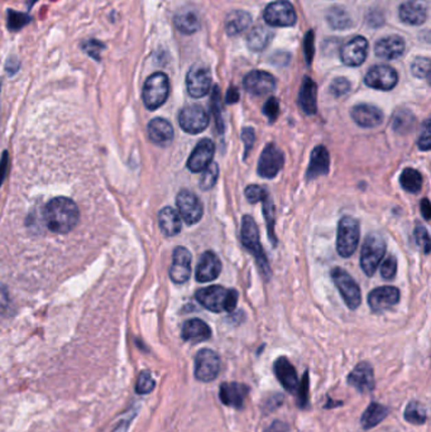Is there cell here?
Instances as JSON below:
<instances>
[{"mask_svg":"<svg viewBox=\"0 0 431 432\" xmlns=\"http://www.w3.org/2000/svg\"><path fill=\"white\" fill-rule=\"evenodd\" d=\"M80 219L78 205L67 197L52 198L43 210V220L47 228L56 234H67Z\"/></svg>","mask_w":431,"mask_h":432,"instance_id":"obj_1","label":"cell"},{"mask_svg":"<svg viewBox=\"0 0 431 432\" xmlns=\"http://www.w3.org/2000/svg\"><path fill=\"white\" fill-rule=\"evenodd\" d=\"M195 297L201 306L205 307L211 312H232L237 307L238 292L235 290H226L222 286H210L196 292Z\"/></svg>","mask_w":431,"mask_h":432,"instance_id":"obj_2","label":"cell"},{"mask_svg":"<svg viewBox=\"0 0 431 432\" xmlns=\"http://www.w3.org/2000/svg\"><path fill=\"white\" fill-rule=\"evenodd\" d=\"M240 240L246 247V249L251 251L257 260V264L261 269V272L266 277L271 275V269L267 257L264 254V248L259 240V231L255 219L251 215H244L242 220V229H240Z\"/></svg>","mask_w":431,"mask_h":432,"instance_id":"obj_3","label":"cell"},{"mask_svg":"<svg viewBox=\"0 0 431 432\" xmlns=\"http://www.w3.org/2000/svg\"><path fill=\"white\" fill-rule=\"evenodd\" d=\"M386 249V240L381 234L372 233L366 238L360 251V267L368 277L375 275L381 260H384Z\"/></svg>","mask_w":431,"mask_h":432,"instance_id":"obj_4","label":"cell"},{"mask_svg":"<svg viewBox=\"0 0 431 432\" xmlns=\"http://www.w3.org/2000/svg\"><path fill=\"white\" fill-rule=\"evenodd\" d=\"M360 223L353 216H344L338 225L336 236V251L340 257H351L360 244Z\"/></svg>","mask_w":431,"mask_h":432,"instance_id":"obj_5","label":"cell"},{"mask_svg":"<svg viewBox=\"0 0 431 432\" xmlns=\"http://www.w3.org/2000/svg\"><path fill=\"white\" fill-rule=\"evenodd\" d=\"M170 94V81L163 72H154L145 80L143 87L144 105L150 111H156L167 100Z\"/></svg>","mask_w":431,"mask_h":432,"instance_id":"obj_6","label":"cell"},{"mask_svg":"<svg viewBox=\"0 0 431 432\" xmlns=\"http://www.w3.org/2000/svg\"><path fill=\"white\" fill-rule=\"evenodd\" d=\"M331 277L347 306L351 310H356L360 306L362 302V292L354 278L342 268H334L331 271Z\"/></svg>","mask_w":431,"mask_h":432,"instance_id":"obj_7","label":"cell"},{"mask_svg":"<svg viewBox=\"0 0 431 432\" xmlns=\"http://www.w3.org/2000/svg\"><path fill=\"white\" fill-rule=\"evenodd\" d=\"M220 372V358L211 349H201L195 356V378L200 382L216 380Z\"/></svg>","mask_w":431,"mask_h":432,"instance_id":"obj_8","label":"cell"},{"mask_svg":"<svg viewBox=\"0 0 431 432\" xmlns=\"http://www.w3.org/2000/svg\"><path fill=\"white\" fill-rule=\"evenodd\" d=\"M178 124L186 133H201L208 128V113L198 104L187 105L178 114Z\"/></svg>","mask_w":431,"mask_h":432,"instance_id":"obj_9","label":"cell"},{"mask_svg":"<svg viewBox=\"0 0 431 432\" xmlns=\"http://www.w3.org/2000/svg\"><path fill=\"white\" fill-rule=\"evenodd\" d=\"M264 18L271 27H292L296 23V12L288 0H276L266 7Z\"/></svg>","mask_w":431,"mask_h":432,"instance_id":"obj_10","label":"cell"},{"mask_svg":"<svg viewBox=\"0 0 431 432\" xmlns=\"http://www.w3.org/2000/svg\"><path fill=\"white\" fill-rule=\"evenodd\" d=\"M176 205L180 218H183L187 225H195L201 220L204 214L202 204L191 191L181 190L176 197Z\"/></svg>","mask_w":431,"mask_h":432,"instance_id":"obj_11","label":"cell"},{"mask_svg":"<svg viewBox=\"0 0 431 432\" xmlns=\"http://www.w3.org/2000/svg\"><path fill=\"white\" fill-rule=\"evenodd\" d=\"M283 163H285L283 152L275 143H268L264 147L258 161L257 172L264 179H273L280 172Z\"/></svg>","mask_w":431,"mask_h":432,"instance_id":"obj_12","label":"cell"},{"mask_svg":"<svg viewBox=\"0 0 431 432\" xmlns=\"http://www.w3.org/2000/svg\"><path fill=\"white\" fill-rule=\"evenodd\" d=\"M364 82L368 87H372L375 90L390 91L397 85L399 75L391 66L375 65L368 70Z\"/></svg>","mask_w":431,"mask_h":432,"instance_id":"obj_13","label":"cell"},{"mask_svg":"<svg viewBox=\"0 0 431 432\" xmlns=\"http://www.w3.org/2000/svg\"><path fill=\"white\" fill-rule=\"evenodd\" d=\"M211 75L208 67L202 65H194L186 76V87L190 96L199 99L210 91Z\"/></svg>","mask_w":431,"mask_h":432,"instance_id":"obj_14","label":"cell"},{"mask_svg":"<svg viewBox=\"0 0 431 432\" xmlns=\"http://www.w3.org/2000/svg\"><path fill=\"white\" fill-rule=\"evenodd\" d=\"M367 54L368 41L362 36H357L340 48V60L347 66L357 67L366 61Z\"/></svg>","mask_w":431,"mask_h":432,"instance_id":"obj_15","label":"cell"},{"mask_svg":"<svg viewBox=\"0 0 431 432\" xmlns=\"http://www.w3.org/2000/svg\"><path fill=\"white\" fill-rule=\"evenodd\" d=\"M216 155V144L209 138H204L196 144L191 156L187 159V168L194 173L201 172L208 167Z\"/></svg>","mask_w":431,"mask_h":432,"instance_id":"obj_16","label":"cell"},{"mask_svg":"<svg viewBox=\"0 0 431 432\" xmlns=\"http://www.w3.org/2000/svg\"><path fill=\"white\" fill-rule=\"evenodd\" d=\"M429 14V4L425 0H408L399 5V16L402 23L421 25Z\"/></svg>","mask_w":431,"mask_h":432,"instance_id":"obj_17","label":"cell"},{"mask_svg":"<svg viewBox=\"0 0 431 432\" xmlns=\"http://www.w3.org/2000/svg\"><path fill=\"white\" fill-rule=\"evenodd\" d=\"M243 85L249 94L262 96V95L270 94L276 89V79L270 72L252 71L244 78Z\"/></svg>","mask_w":431,"mask_h":432,"instance_id":"obj_18","label":"cell"},{"mask_svg":"<svg viewBox=\"0 0 431 432\" xmlns=\"http://www.w3.org/2000/svg\"><path fill=\"white\" fill-rule=\"evenodd\" d=\"M191 275V254L184 247H177L174 251L170 277L177 284L187 282Z\"/></svg>","mask_w":431,"mask_h":432,"instance_id":"obj_19","label":"cell"},{"mask_svg":"<svg viewBox=\"0 0 431 432\" xmlns=\"http://www.w3.org/2000/svg\"><path fill=\"white\" fill-rule=\"evenodd\" d=\"M348 385L360 393H368L375 389V372L367 362L358 363L348 376Z\"/></svg>","mask_w":431,"mask_h":432,"instance_id":"obj_20","label":"cell"},{"mask_svg":"<svg viewBox=\"0 0 431 432\" xmlns=\"http://www.w3.org/2000/svg\"><path fill=\"white\" fill-rule=\"evenodd\" d=\"M399 291L396 287L384 286L375 288L368 295V304L375 312H382L399 304Z\"/></svg>","mask_w":431,"mask_h":432,"instance_id":"obj_21","label":"cell"},{"mask_svg":"<svg viewBox=\"0 0 431 432\" xmlns=\"http://www.w3.org/2000/svg\"><path fill=\"white\" fill-rule=\"evenodd\" d=\"M249 392V387L237 382H224L219 389V398L224 406L233 409H242Z\"/></svg>","mask_w":431,"mask_h":432,"instance_id":"obj_22","label":"cell"},{"mask_svg":"<svg viewBox=\"0 0 431 432\" xmlns=\"http://www.w3.org/2000/svg\"><path fill=\"white\" fill-rule=\"evenodd\" d=\"M351 119L362 128H375L384 122V113L375 105L358 104L351 111Z\"/></svg>","mask_w":431,"mask_h":432,"instance_id":"obj_23","label":"cell"},{"mask_svg":"<svg viewBox=\"0 0 431 432\" xmlns=\"http://www.w3.org/2000/svg\"><path fill=\"white\" fill-rule=\"evenodd\" d=\"M405 46V41L397 34L386 36L375 42V54L382 60H396L404 55Z\"/></svg>","mask_w":431,"mask_h":432,"instance_id":"obj_24","label":"cell"},{"mask_svg":"<svg viewBox=\"0 0 431 432\" xmlns=\"http://www.w3.org/2000/svg\"><path fill=\"white\" fill-rule=\"evenodd\" d=\"M222 272V263L214 251H205L200 257L196 268L198 282L207 283L214 281Z\"/></svg>","mask_w":431,"mask_h":432,"instance_id":"obj_25","label":"cell"},{"mask_svg":"<svg viewBox=\"0 0 431 432\" xmlns=\"http://www.w3.org/2000/svg\"><path fill=\"white\" fill-rule=\"evenodd\" d=\"M275 376L280 380L282 387L290 393H294L299 385V377L295 367L286 356H280L273 364Z\"/></svg>","mask_w":431,"mask_h":432,"instance_id":"obj_26","label":"cell"},{"mask_svg":"<svg viewBox=\"0 0 431 432\" xmlns=\"http://www.w3.org/2000/svg\"><path fill=\"white\" fill-rule=\"evenodd\" d=\"M329 168H330V156L327 148L324 146L315 147L312 150L310 165L306 171V179L314 180L319 176H325L329 173Z\"/></svg>","mask_w":431,"mask_h":432,"instance_id":"obj_27","label":"cell"},{"mask_svg":"<svg viewBox=\"0 0 431 432\" xmlns=\"http://www.w3.org/2000/svg\"><path fill=\"white\" fill-rule=\"evenodd\" d=\"M181 337L185 341H190L192 344L202 343L211 338V329L207 322L200 319H191L185 322Z\"/></svg>","mask_w":431,"mask_h":432,"instance_id":"obj_28","label":"cell"},{"mask_svg":"<svg viewBox=\"0 0 431 432\" xmlns=\"http://www.w3.org/2000/svg\"><path fill=\"white\" fill-rule=\"evenodd\" d=\"M148 135L154 144L165 147L174 139V128L166 119L154 118L148 124Z\"/></svg>","mask_w":431,"mask_h":432,"instance_id":"obj_29","label":"cell"},{"mask_svg":"<svg viewBox=\"0 0 431 432\" xmlns=\"http://www.w3.org/2000/svg\"><path fill=\"white\" fill-rule=\"evenodd\" d=\"M316 84L314 82V80L309 76H306L303 81V85L299 93V104L307 115H314L318 106H316Z\"/></svg>","mask_w":431,"mask_h":432,"instance_id":"obj_30","label":"cell"},{"mask_svg":"<svg viewBox=\"0 0 431 432\" xmlns=\"http://www.w3.org/2000/svg\"><path fill=\"white\" fill-rule=\"evenodd\" d=\"M159 224L166 236H175L181 231V218L171 206H166L159 212Z\"/></svg>","mask_w":431,"mask_h":432,"instance_id":"obj_31","label":"cell"},{"mask_svg":"<svg viewBox=\"0 0 431 432\" xmlns=\"http://www.w3.org/2000/svg\"><path fill=\"white\" fill-rule=\"evenodd\" d=\"M388 413H390L388 407L381 403L372 402L360 417V424L364 430L375 429V426H378L386 417L388 416Z\"/></svg>","mask_w":431,"mask_h":432,"instance_id":"obj_32","label":"cell"},{"mask_svg":"<svg viewBox=\"0 0 431 432\" xmlns=\"http://www.w3.org/2000/svg\"><path fill=\"white\" fill-rule=\"evenodd\" d=\"M174 23L177 31L181 32L183 34H192L199 30V16L194 9H181L176 13Z\"/></svg>","mask_w":431,"mask_h":432,"instance_id":"obj_33","label":"cell"},{"mask_svg":"<svg viewBox=\"0 0 431 432\" xmlns=\"http://www.w3.org/2000/svg\"><path fill=\"white\" fill-rule=\"evenodd\" d=\"M252 23V16L244 10H233L225 19V32L228 36H237L246 31Z\"/></svg>","mask_w":431,"mask_h":432,"instance_id":"obj_34","label":"cell"},{"mask_svg":"<svg viewBox=\"0 0 431 432\" xmlns=\"http://www.w3.org/2000/svg\"><path fill=\"white\" fill-rule=\"evenodd\" d=\"M273 33L266 25L258 24L252 31L248 33L247 46L255 52H261L271 42Z\"/></svg>","mask_w":431,"mask_h":432,"instance_id":"obj_35","label":"cell"},{"mask_svg":"<svg viewBox=\"0 0 431 432\" xmlns=\"http://www.w3.org/2000/svg\"><path fill=\"white\" fill-rule=\"evenodd\" d=\"M327 24L336 31H345L353 25L349 13L343 7H333L327 13Z\"/></svg>","mask_w":431,"mask_h":432,"instance_id":"obj_36","label":"cell"},{"mask_svg":"<svg viewBox=\"0 0 431 432\" xmlns=\"http://www.w3.org/2000/svg\"><path fill=\"white\" fill-rule=\"evenodd\" d=\"M399 183L405 191L411 194H417L423 189V176L414 168H405L401 173Z\"/></svg>","mask_w":431,"mask_h":432,"instance_id":"obj_37","label":"cell"},{"mask_svg":"<svg viewBox=\"0 0 431 432\" xmlns=\"http://www.w3.org/2000/svg\"><path fill=\"white\" fill-rule=\"evenodd\" d=\"M404 417L408 424H423L428 420L426 407L423 406L421 402L410 401L405 409Z\"/></svg>","mask_w":431,"mask_h":432,"instance_id":"obj_38","label":"cell"},{"mask_svg":"<svg viewBox=\"0 0 431 432\" xmlns=\"http://www.w3.org/2000/svg\"><path fill=\"white\" fill-rule=\"evenodd\" d=\"M414 123H415V117L412 115V113L406 109H401L396 111L392 120V126L397 133H406L412 128Z\"/></svg>","mask_w":431,"mask_h":432,"instance_id":"obj_39","label":"cell"},{"mask_svg":"<svg viewBox=\"0 0 431 432\" xmlns=\"http://www.w3.org/2000/svg\"><path fill=\"white\" fill-rule=\"evenodd\" d=\"M210 111H211V114H213L214 118H216L218 132L220 134H223L224 120L223 117H222V99H220V90H219V87H214L213 93H211V98H210Z\"/></svg>","mask_w":431,"mask_h":432,"instance_id":"obj_40","label":"cell"},{"mask_svg":"<svg viewBox=\"0 0 431 432\" xmlns=\"http://www.w3.org/2000/svg\"><path fill=\"white\" fill-rule=\"evenodd\" d=\"M296 391H297V406L300 409H306L309 406V401H310V379H309L307 370L303 373V378L299 382Z\"/></svg>","mask_w":431,"mask_h":432,"instance_id":"obj_41","label":"cell"},{"mask_svg":"<svg viewBox=\"0 0 431 432\" xmlns=\"http://www.w3.org/2000/svg\"><path fill=\"white\" fill-rule=\"evenodd\" d=\"M264 220L267 224L268 236L271 238L272 243L276 244V236H275V205L272 201L270 195L264 198Z\"/></svg>","mask_w":431,"mask_h":432,"instance_id":"obj_42","label":"cell"},{"mask_svg":"<svg viewBox=\"0 0 431 432\" xmlns=\"http://www.w3.org/2000/svg\"><path fill=\"white\" fill-rule=\"evenodd\" d=\"M218 177H219V167L216 163H210V165L205 168V172L202 173L201 179H200V189L202 191H208V190L213 189L216 181H218Z\"/></svg>","mask_w":431,"mask_h":432,"instance_id":"obj_43","label":"cell"},{"mask_svg":"<svg viewBox=\"0 0 431 432\" xmlns=\"http://www.w3.org/2000/svg\"><path fill=\"white\" fill-rule=\"evenodd\" d=\"M411 72L419 79H429L430 60L428 57H416L411 65Z\"/></svg>","mask_w":431,"mask_h":432,"instance_id":"obj_44","label":"cell"},{"mask_svg":"<svg viewBox=\"0 0 431 432\" xmlns=\"http://www.w3.org/2000/svg\"><path fill=\"white\" fill-rule=\"evenodd\" d=\"M154 387H156V382L152 378L151 373L148 370H143L137 380L136 392L138 394H148L154 389Z\"/></svg>","mask_w":431,"mask_h":432,"instance_id":"obj_45","label":"cell"},{"mask_svg":"<svg viewBox=\"0 0 431 432\" xmlns=\"http://www.w3.org/2000/svg\"><path fill=\"white\" fill-rule=\"evenodd\" d=\"M31 22V16L24 14V13H19V12H14V10H9L8 12V27L12 31H18L21 30L24 25Z\"/></svg>","mask_w":431,"mask_h":432,"instance_id":"obj_46","label":"cell"},{"mask_svg":"<svg viewBox=\"0 0 431 432\" xmlns=\"http://www.w3.org/2000/svg\"><path fill=\"white\" fill-rule=\"evenodd\" d=\"M268 196V191L258 186V185H251L246 189V197L251 204H257V203H262L266 197Z\"/></svg>","mask_w":431,"mask_h":432,"instance_id":"obj_47","label":"cell"},{"mask_svg":"<svg viewBox=\"0 0 431 432\" xmlns=\"http://www.w3.org/2000/svg\"><path fill=\"white\" fill-rule=\"evenodd\" d=\"M415 238L417 244L423 248L425 254H429L430 253V236H429V231L426 230L423 225H417L415 229Z\"/></svg>","mask_w":431,"mask_h":432,"instance_id":"obj_48","label":"cell"},{"mask_svg":"<svg viewBox=\"0 0 431 432\" xmlns=\"http://www.w3.org/2000/svg\"><path fill=\"white\" fill-rule=\"evenodd\" d=\"M397 272V260L396 257L390 255L387 257V260H384L381 266V275L384 277V280H392L395 278Z\"/></svg>","mask_w":431,"mask_h":432,"instance_id":"obj_49","label":"cell"},{"mask_svg":"<svg viewBox=\"0 0 431 432\" xmlns=\"http://www.w3.org/2000/svg\"><path fill=\"white\" fill-rule=\"evenodd\" d=\"M351 90V82L345 78H338L330 84V93L336 98L343 96Z\"/></svg>","mask_w":431,"mask_h":432,"instance_id":"obj_50","label":"cell"},{"mask_svg":"<svg viewBox=\"0 0 431 432\" xmlns=\"http://www.w3.org/2000/svg\"><path fill=\"white\" fill-rule=\"evenodd\" d=\"M264 114L268 118L270 122H275L279 114H280V104L276 98H270L264 106Z\"/></svg>","mask_w":431,"mask_h":432,"instance_id":"obj_51","label":"cell"},{"mask_svg":"<svg viewBox=\"0 0 431 432\" xmlns=\"http://www.w3.org/2000/svg\"><path fill=\"white\" fill-rule=\"evenodd\" d=\"M431 130H430V120L426 119L425 123H423V129H421V134H420V138H419V148L421 150H429L431 147Z\"/></svg>","mask_w":431,"mask_h":432,"instance_id":"obj_52","label":"cell"},{"mask_svg":"<svg viewBox=\"0 0 431 432\" xmlns=\"http://www.w3.org/2000/svg\"><path fill=\"white\" fill-rule=\"evenodd\" d=\"M255 139H256L255 129L253 128H244L243 132H242V141H244V146H246V153H244L246 156H244V158L247 157L248 152L252 148Z\"/></svg>","mask_w":431,"mask_h":432,"instance_id":"obj_53","label":"cell"},{"mask_svg":"<svg viewBox=\"0 0 431 432\" xmlns=\"http://www.w3.org/2000/svg\"><path fill=\"white\" fill-rule=\"evenodd\" d=\"M283 400H285V398H283L282 394H272V396H268L267 400L264 402V409H266V411H273V409L280 407Z\"/></svg>","mask_w":431,"mask_h":432,"instance_id":"obj_54","label":"cell"},{"mask_svg":"<svg viewBox=\"0 0 431 432\" xmlns=\"http://www.w3.org/2000/svg\"><path fill=\"white\" fill-rule=\"evenodd\" d=\"M305 55H306L307 63L312 62V56H314V33L312 32H309L305 38Z\"/></svg>","mask_w":431,"mask_h":432,"instance_id":"obj_55","label":"cell"},{"mask_svg":"<svg viewBox=\"0 0 431 432\" xmlns=\"http://www.w3.org/2000/svg\"><path fill=\"white\" fill-rule=\"evenodd\" d=\"M104 47L102 43L96 42V41H90L88 43L84 45L85 51L88 52L89 55L95 57L96 60H99V52L102 51V48Z\"/></svg>","mask_w":431,"mask_h":432,"instance_id":"obj_56","label":"cell"},{"mask_svg":"<svg viewBox=\"0 0 431 432\" xmlns=\"http://www.w3.org/2000/svg\"><path fill=\"white\" fill-rule=\"evenodd\" d=\"M288 430H290V424H288V422L280 421V420H275V421L264 430V432H288Z\"/></svg>","mask_w":431,"mask_h":432,"instance_id":"obj_57","label":"cell"},{"mask_svg":"<svg viewBox=\"0 0 431 432\" xmlns=\"http://www.w3.org/2000/svg\"><path fill=\"white\" fill-rule=\"evenodd\" d=\"M240 102V93L235 87H231L228 90V94H226V102L228 104H235V102Z\"/></svg>","mask_w":431,"mask_h":432,"instance_id":"obj_58","label":"cell"},{"mask_svg":"<svg viewBox=\"0 0 431 432\" xmlns=\"http://www.w3.org/2000/svg\"><path fill=\"white\" fill-rule=\"evenodd\" d=\"M421 212H423L425 220H430L431 205L430 201L428 198H423V201H421Z\"/></svg>","mask_w":431,"mask_h":432,"instance_id":"obj_59","label":"cell"},{"mask_svg":"<svg viewBox=\"0 0 431 432\" xmlns=\"http://www.w3.org/2000/svg\"><path fill=\"white\" fill-rule=\"evenodd\" d=\"M0 89H1V80H0Z\"/></svg>","mask_w":431,"mask_h":432,"instance_id":"obj_60","label":"cell"}]
</instances>
